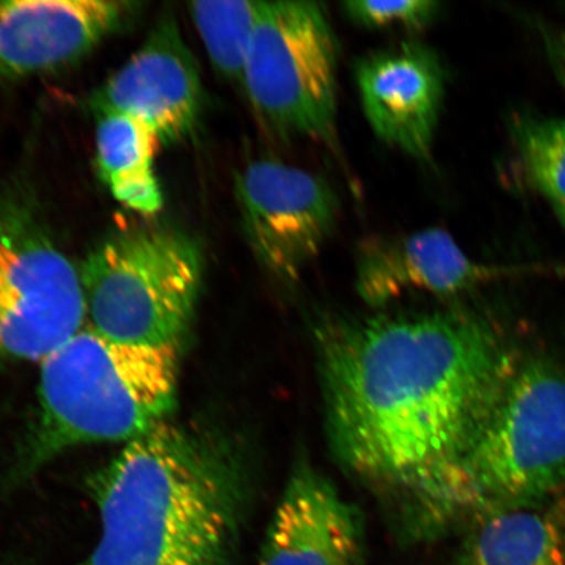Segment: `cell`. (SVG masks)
I'll return each mask as SVG.
<instances>
[{
    "mask_svg": "<svg viewBox=\"0 0 565 565\" xmlns=\"http://www.w3.org/2000/svg\"><path fill=\"white\" fill-rule=\"evenodd\" d=\"M316 344L338 461L408 507L454 477L521 356L461 308L328 322Z\"/></svg>",
    "mask_w": 565,
    "mask_h": 565,
    "instance_id": "obj_1",
    "label": "cell"
},
{
    "mask_svg": "<svg viewBox=\"0 0 565 565\" xmlns=\"http://www.w3.org/2000/svg\"><path fill=\"white\" fill-rule=\"evenodd\" d=\"M96 547L76 565H228L236 480L207 439L162 422L98 472Z\"/></svg>",
    "mask_w": 565,
    "mask_h": 565,
    "instance_id": "obj_2",
    "label": "cell"
},
{
    "mask_svg": "<svg viewBox=\"0 0 565 565\" xmlns=\"http://www.w3.org/2000/svg\"><path fill=\"white\" fill-rule=\"evenodd\" d=\"M565 484V365L521 355L468 455L447 483L406 513L430 540L500 508L541 503Z\"/></svg>",
    "mask_w": 565,
    "mask_h": 565,
    "instance_id": "obj_3",
    "label": "cell"
},
{
    "mask_svg": "<svg viewBox=\"0 0 565 565\" xmlns=\"http://www.w3.org/2000/svg\"><path fill=\"white\" fill-rule=\"evenodd\" d=\"M179 350L82 329L41 362L33 461L77 445L127 444L166 422L175 402Z\"/></svg>",
    "mask_w": 565,
    "mask_h": 565,
    "instance_id": "obj_4",
    "label": "cell"
},
{
    "mask_svg": "<svg viewBox=\"0 0 565 565\" xmlns=\"http://www.w3.org/2000/svg\"><path fill=\"white\" fill-rule=\"evenodd\" d=\"M79 271L89 329L116 342L180 349L204 273L188 233L158 224L118 231Z\"/></svg>",
    "mask_w": 565,
    "mask_h": 565,
    "instance_id": "obj_5",
    "label": "cell"
},
{
    "mask_svg": "<svg viewBox=\"0 0 565 565\" xmlns=\"http://www.w3.org/2000/svg\"><path fill=\"white\" fill-rule=\"evenodd\" d=\"M338 42L317 2H260L242 87L268 131L329 140L337 119Z\"/></svg>",
    "mask_w": 565,
    "mask_h": 565,
    "instance_id": "obj_6",
    "label": "cell"
},
{
    "mask_svg": "<svg viewBox=\"0 0 565 565\" xmlns=\"http://www.w3.org/2000/svg\"><path fill=\"white\" fill-rule=\"evenodd\" d=\"M83 324L81 271L24 212L0 211V359L44 362Z\"/></svg>",
    "mask_w": 565,
    "mask_h": 565,
    "instance_id": "obj_7",
    "label": "cell"
},
{
    "mask_svg": "<svg viewBox=\"0 0 565 565\" xmlns=\"http://www.w3.org/2000/svg\"><path fill=\"white\" fill-rule=\"evenodd\" d=\"M243 232L253 256L282 285H295L333 237L341 201L324 177L258 159L235 177Z\"/></svg>",
    "mask_w": 565,
    "mask_h": 565,
    "instance_id": "obj_8",
    "label": "cell"
},
{
    "mask_svg": "<svg viewBox=\"0 0 565 565\" xmlns=\"http://www.w3.org/2000/svg\"><path fill=\"white\" fill-rule=\"evenodd\" d=\"M556 274L545 265H491L465 253L443 228L377 236L359 246L355 286L359 298L383 309L412 294L456 298L501 280Z\"/></svg>",
    "mask_w": 565,
    "mask_h": 565,
    "instance_id": "obj_9",
    "label": "cell"
},
{
    "mask_svg": "<svg viewBox=\"0 0 565 565\" xmlns=\"http://www.w3.org/2000/svg\"><path fill=\"white\" fill-rule=\"evenodd\" d=\"M96 116L119 113L150 126L161 143L193 132L203 108L200 68L171 12L154 24L139 51L98 88Z\"/></svg>",
    "mask_w": 565,
    "mask_h": 565,
    "instance_id": "obj_10",
    "label": "cell"
},
{
    "mask_svg": "<svg viewBox=\"0 0 565 565\" xmlns=\"http://www.w3.org/2000/svg\"><path fill=\"white\" fill-rule=\"evenodd\" d=\"M355 77L376 137L409 158L428 161L447 88L440 56L422 42L405 41L363 56Z\"/></svg>",
    "mask_w": 565,
    "mask_h": 565,
    "instance_id": "obj_11",
    "label": "cell"
},
{
    "mask_svg": "<svg viewBox=\"0 0 565 565\" xmlns=\"http://www.w3.org/2000/svg\"><path fill=\"white\" fill-rule=\"evenodd\" d=\"M137 7L118 0L0 2V79L51 73L82 60Z\"/></svg>",
    "mask_w": 565,
    "mask_h": 565,
    "instance_id": "obj_12",
    "label": "cell"
},
{
    "mask_svg": "<svg viewBox=\"0 0 565 565\" xmlns=\"http://www.w3.org/2000/svg\"><path fill=\"white\" fill-rule=\"evenodd\" d=\"M364 527L322 472L300 463L275 508L259 565H362Z\"/></svg>",
    "mask_w": 565,
    "mask_h": 565,
    "instance_id": "obj_13",
    "label": "cell"
},
{
    "mask_svg": "<svg viewBox=\"0 0 565 565\" xmlns=\"http://www.w3.org/2000/svg\"><path fill=\"white\" fill-rule=\"evenodd\" d=\"M458 565H565V511L541 501L478 515Z\"/></svg>",
    "mask_w": 565,
    "mask_h": 565,
    "instance_id": "obj_14",
    "label": "cell"
},
{
    "mask_svg": "<svg viewBox=\"0 0 565 565\" xmlns=\"http://www.w3.org/2000/svg\"><path fill=\"white\" fill-rule=\"evenodd\" d=\"M161 141L139 119L102 113L97 115L96 164L115 200L140 216L151 217L162 207V192L154 157Z\"/></svg>",
    "mask_w": 565,
    "mask_h": 565,
    "instance_id": "obj_15",
    "label": "cell"
},
{
    "mask_svg": "<svg viewBox=\"0 0 565 565\" xmlns=\"http://www.w3.org/2000/svg\"><path fill=\"white\" fill-rule=\"evenodd\" d=\"M260 2L216 0L189 4L190 17L212 66L224 79L243 83Z\"/></svg>",
    "mask_w": 565,
    "mask_h": 565,
    "instance_id": "obj_16",
    "label": "cell"
},
{
    "mask_svg": "<svg viewBox=\"0 0 565 565\" xmlns=\"http://www.w3.org/2000/svg\"><path fill=\"white\" fill-rule=\"evenodd\" d=\"M510 129L530 186L554 204H565V119L518 113Z\"/></svg>",
    "mask_w": 565,
    "mask_h": 565,
    "instance_id": "obj_17",
    "label": "cell"
},
{
    "mask_svg": "<svg viewBox=\"0 0 565 565\" xmlns=\"http://www.w3.org/2000/svg\"><path fill=\"white\" fill-rule=\"evenodd\" d=\"M348 18L366 30L418 31L439 15L440 3L435 0H404V2H377L352 0L342 4Z\"/></svg>",
    "mask_w": 565,
    "mask_h": 565,
    "instance_id": "obj_18",
    "label": "cell"
},
{
    "mask_svg": "<svg viewBox=\"0 0 565 565\" xmlns=\"http://www.w3.org/2000/svg\"><path fill=\"white\" fill-rule=\"evenodd\" d=\"M540 34L550 67L565 89V30L541 24Z\"/></svg>",
    "mask_w": 565,
    "mask_h": 565,
    "instance_id": "obj_19",
    "label": "cell"
},
{
    "mask_svg": "<svg viewBox=\"0 0 565 565\" xmlns=\"http://www.w3.org/2000/svg\"><path fill=\"white\" fill-rule=\"evenodd\" d=\"M554 210L559 221L565 225V204H554Z\"/></svg>",
    "mask_w": 565,
    "mask_h": 565,
    "instance_id": "obj_20",
    "label": "cell"
}]
</instances>
